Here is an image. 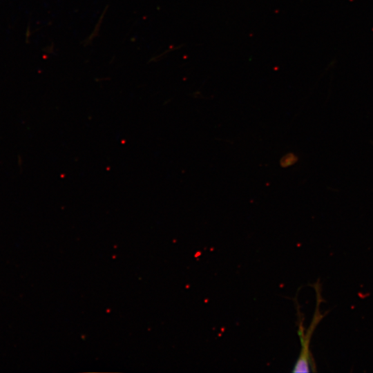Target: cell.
<instances>
[{"label":"cell","instance_id":"obj_1","mask_svg":"<svg viewBox=\"0 0 373 373\" xmlns=\"http://www.w3.org/2000/svg\"><path fill=\"white\" fill-rule=\"evenodd\" d=\"M317 293V303L318 305L316 308V312L314 315V318L312 319V322L311 323V325L309 327V329L307 330V332L305 334L303 333H299V336L300 337V342L302 345V349L300 350V354L299 355V357L298 360L296 361V363H295V365L293 369L294 372H309L311 371L310 370V365H311V356H309V343L311 337L312 336L313 332L314 329L316 328V325L318 324L320 321L323 318L324 316L323 314H321L319 312V304L321 303L320 297V289H318Z\"/></svg>","mask_w":373,"mask_h":373},{"label":"cell","instance_id":"obj_2","mask_svg":"<svg viewBox=\"0 0 373 373\" xmlns=\"http://www.w3.org/2000/svg\"><path fill=\"white\" fill-rule=\"evenodd\" d=\"M296 157H295L294 155L289 154L288 156H285V157L283 158V161L281 162V163L284 166L291 165L296 162Z\"/></svg>","mask_w":373,"mask_h":373}]
</instances>
